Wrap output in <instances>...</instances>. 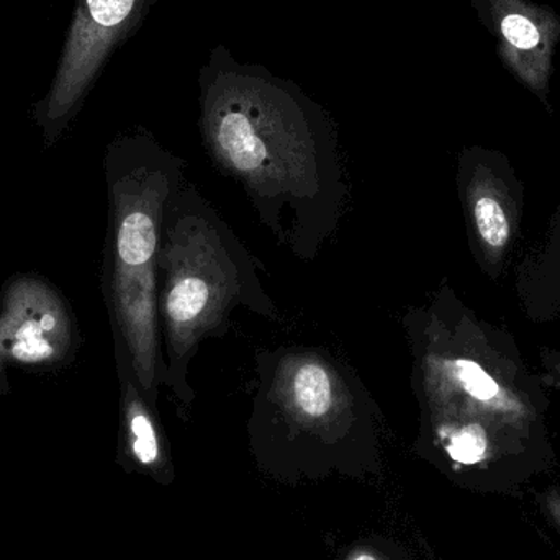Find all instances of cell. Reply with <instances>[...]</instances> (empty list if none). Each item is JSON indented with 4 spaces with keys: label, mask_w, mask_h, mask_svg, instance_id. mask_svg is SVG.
Returning <instances> with one entry per match:
<instances>
[{
    "label": "cell",
    "mask_w": 560,
    "mask_h": 560,
    "mask_svg": "<svg viewBox=\"0 0 560 560\" xmlns=\"http://www.w3.org/2000/svg\"><path fill=\"white\" fill-rule=\"evenodd\" d=\"M199 127L213 163L280 245L313 261L348 200L331 115L290 79L238 61L223 43L199 71Z\"/></svg>",
    "instance_id": "obj_1"
},
{
    "label": "cell",
    "mask_w": 560,
    "mask_h": 560,
    "mask_svg": "<svg viewBox=\"0 0 560 560\" xmlns=\"http://www.w3.org/2000/svg\"><path fill=\"white\" fill-rule=\"evenodd\" d=\"M549 506H551L552 515H555V518L558 520L560 525V497L552 495L551 499H549Z\"/></svg>",
    "instance_id": "obj_11"
},
{
    "label": "cell",
    "mask_w": 560,
    "mask_h": 560,
    "mask_svg": "<svg viewBox=\"0 0 560 560\" xmlns=\"http://www.w3.org/2000/svg\"><path fill=\"white\" fill-rule=\"evenodd\" d=\"M74 345L65 300L45 280L9 283L0 306V385L7 365L55 364Z\"/></svg>",
    "instance_id": "obj_8"
},
{
    "label": "cell",
    "mask_w": 560,
    "mask_h": 560,
    "mask_svg": "<svg viewBox=\"0 0 560 560\" xmlns=\"http://www.w3.org/2000/svg\"><path fill=\"white\" fill-rule=\"evenodd\" d=\"M539 365H541V377L546 387L560 395V349L549 348V346L539 349Z\"/></svg>",
    "instance_id": "obj_10"
},
{
    "label": "cell",
    "mask_w": 560,
    "mask_h": 560,
    "mask_svg": "<svg viewBox=\"0 0 560 560\" xmlns=\"http://www.w3.org/2000/svg\"><path fill=\"white\" fill-rule=\"evenodd\" d=\"M348 560H381L377 558V556L374 555V552L369 551H358L354 552V555L351 556Z\"/></svg>",
    "instance_id": "obj_12"
},
{
    "label": "cell",
    "mask_w": 560,
    "mask_h": 560,
    "mask_svg": "<svg viewBox=\"0 0 560 560\" xmlns=\"http://www.w3.org/2000/svg\"><path fill=\"white\" fill-rule=\"evenodd\" d=\"M186 161L138 133L108 154L110 197L105 295L115 345L127 352L141 392L156 405L161 387V339L158 323V261L164 213L186 176Z\"/></svg>",
    "instance_id": "obj_4"
},
{
    "label": "cell",
    "mask_w": 560,
    "mask_h": 560,
    "mask_svg": "<svg viewBox=\"0 0 560 560\" xmlns=\"http://www.w3.org/2000/svg\"><path fill=\"white\" fill-rule=\"evenodd\" d=\"M516 295L526 318L555 322L560 316V202L545 236L516 269Z\"/></svg>",
    "instance_id": "obj_9"
},
{
    "label": "cell",
    "mask_w": 560,
    "mask_h": 560,
    "mask_svg": "<svg viewBox=\"0 0 560 560\" xmlns=\"http://www.w3.org/2000/svg\"><path fill=\"white\" fill-rule=\"evenodd\" d=\"M497 56L518 84L552 114L551 79L560 45V15L533 0H470Z\"/></svg>",
    "instance_id": "obj_7"
},
{
    "label": "cell",
    "mask_w": 560,
    "mask_h": 560,
    "mask_svg": "<svg viewBox=\"0 0 560 560\" xmlns=\"http://www.w3.org/2000/svg\"><path fill=\"white\" fill-rule=\"evenodd\" d=\"M456 183L470 255L499 282L522 235L525 186L505 153L480 144L457 154Z\"/></svg>",
    "instance_id": "obj_5"
},
{
    "label": "cell",
    "mask_w": 560,
    "mask_h": 560,
    "mask_svg": "<svg viewBox=\"0 0 560 560\" xmlns=\"http://www.w3.org/2000/svg\"><path fill=\"white\" fill-rule=\"evenodd\" d=\"M160 0H78L61 58L42 104L46 135L74 114L115 49L127 42Z\"/></svg>",
    "instance_id": "obj_6"
},
{
    "label": "cell",
    "mask_w": 560,
    "mask_h": 560,
    "mask_svg": "<svg viewBox=\"0 0 560 560\" xmlns=\"http://www.w3.org/2000/svg\"><path fill=\"white\" fill-rule=\"evenodd\" d=\"M278 318L255 259L206 197L180 184L167 203L158 261L161 385L189 407V368L206 339L225 335L236 308Z\"/></svg>",
    "instance_id": "obj_3"
},
{
    "label": "cell",
    "mask_w": 560,
    "mask_h": 560,
    "mask_svg": "<svg viewBox=\"0 0 560 560\" xmlns=\"http://www.w3.org/2000/svg\"><path fill=\"white\" fill-rule=\"evenodd\" d=\"M404 323L411 388L454 466L529 463L548 451V387L512 331L477 315L447 283Z\"/></svg>",
    "instance_id": "obj_2"
}]
</instances>
